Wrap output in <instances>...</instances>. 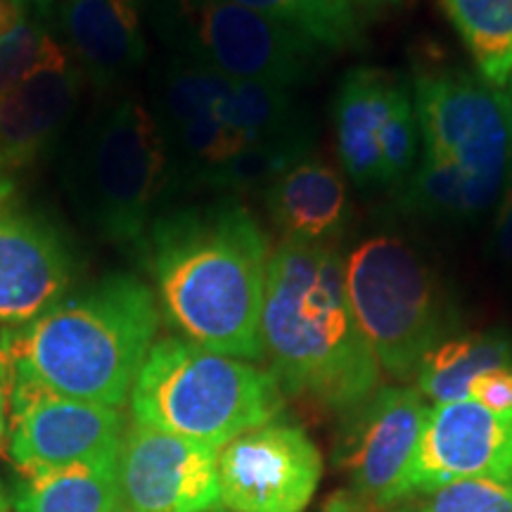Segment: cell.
<instances>
[{"instance_id":"obj_1","label":"cell","mask_w":512,"mask_h":512,"mask_svg":"<svg viewBox=\"0 0 512 512\" xmlns=\"http://www.w3.org/2000/svg\"><path fill=\"white\" fill-rule=\"evenodd\" d=\"M159 311L188 342L259 361L268 238L233 200L169 211L143 238Z\"/></svg>"},{"instance_id":"obj_2","label":"cell","mask_w":512,"mask_h":512,"mask_svg":"<svg viewBox=\"0 0 512 512\" xmlns=\"http://www.w3.org/2000/svg\"><path fill=\"white\" fill-rule=\"evenodd\" d=\"M261 347L285 394L347 413L377 389L380 363L351 311L335 245L283 240L268 259Z\"/></svg>"},{"instance_id":"obj_3","label":"cell","mask_w":512,"mask_h":512,"mask_svg":"<svg viewBox=\"0 0 512 512\" xmlns=\"http://www.w3.org/2000/svg\"><path fill=\"white\" fill-rule=\"evenodd\" d=\"M157 328L150 285L112 273L31 323L0 332V349L8 370L36 377L55 394L117 408L155 347Z\"/></svg>"},{"instance_id":"obj_4","label":"cell","mask_w":512,"mask_h":512,"mask_svg":"<svg viewBox=\"0 0 512 512\" xmlns=\"http://www.w3.org/2000/svg\"><path fill=\"white\" fill-rule=\"evenodd\" d=\"M283 406L273 373L176 337L152 347L131 389L140 425L219 451L242 432L278 418Z\"/></svg>"},{"instance_id":"obj_5","label":"cell","mask_w":512,"mask_h":512,"mask_svg":"<svg viewBox=\"0 0 512 512\" xmlns=\"http://www.w3.org/2000/svg\"><path fill=\"white\" fill-rule=\"evenodd\" d=\"M69 197L88 228L114 245H138L171 181L164 136L145 102L128 95L88 117L64 166Z\"/></svg>"},{"instance_id":"obj_6","label":"cell","mask_w":512,"mask_h":512,"mask_svg":"<svg viewBox=\"0 0 512 512\" xmlns=\"http://www.w3.org/2000/svg\"><path fill=\"white\" fill-rule=\"evenodd\" d=\"M358 328L377 363L408 380L434 347L451 339L458 311L430 261L399 235H375L344 259Z\"/></svg>"},{"instance_id":"obj_7","label":"cell","mask_w":512,"mask_h":512,"mask_svg":"<svg viewBox=\"0 0 512 512\" xmlns=\"http://www.w3.org/2000/svg\"><path fill=\"white\" fill-rule=\"evenodd\" d=\"M157 27L176 55L238 81L290 88L320 67L323 48L233 0H159Z\"/></svg>"},{"instance_id":"obj_8","label":"cell","mask_w":512,"mask_h":512,"mask_svg":"<svg viewBox=\"0 0 512 512\" xmlns=\"http://www.w3.org/2000/svg\"><path fill=\"white\" fill-rule=\"evenodd\" d=\"M413 100L425 150L456 166L467 214H482L501 195L510 164L503 91L465 69L432 67L415 72Z\"/></svg>"},{"instance_id":"obj_9","label":"cell","mask_w":512,"mask_h":512,"mask_svg":"<svg viewBox=\"0 0 512 512\" xmlns=\"http://www.w3.org/2000/svg\"><path fill=\"white\" fill-rule=\"evenodd\" d=\"M10 456L24 477L117 458L124 418L117 408L69 399L22 370H8Z\"/></svg>"},{"instance_id":"obj_10","label":"cell","mask_w":512,"mask_h":512,"mask_svg":"<svg viewBox=\"0 0 512 512\" xmlns=\"http://www.w3.org/2000/svg\"><path fill=\"white\" fill-rule=\"evenodd\" d=\"M430 408L413 387H380L347 413L335 446V465L366 512L403 501V482Z\"/></svg>"},{"instance_id":"obj_11","label":"cell","mask_w":512,"mask_h":512,"mask_svg":"<svg viewBox=\"0 0 512 512\" xmlns=\"http://www.w3.org/2000/svg\"><path fill=\"white\" fill-rule=\"evenodd\" d=\"M320 475L316 444L290 422H266L219 451L221 505L230 512H302Z\"/></svg>"},{"instance_id":"obj_12","label":"cell","mask_w":512,"mask_h":512,"mask_svg":"<svg viewBox=\"0 0 512 512\" xmlns=\"http://www.w3.org/2000/svg\"><path fill=\"white\" fill-rule=\"evenodd\" d=\"M128 512H219V448L133 422L119 451Z\"/></svg>"},{"instance_id":"obj_13","label":"cell","mask_w":512,"mask_h":512,"mask_svg":"<svg viewBox=\"0 0 512 512\" xmlns=\"http://www.w3.org/2000/svg\"><path fill=\"white\" fill-rule=\"evenodd\" d=\"M512 477V413H494L465 399L427 411L418 448L403 482V498L460 479Z\"/></svg>"},{"instance_id":"obj_14","label":"cell","mask_w":512,"mask_h":512,"mask_svg":"<svg viewBox=\"0 0 512 512\" xmlns=\"http://www.w3.org/2000/svg\"><path fill=\"white\" fill-rule=\"evenodd\" d=\"M76 261L72 242L48 216L0 202V325H27L62 302Z\"/></svg>"},{"instance_id":"obj_15","label":"cell","mask_w":512,"mask_h":512,"mask_svg":"<svg viewBox=\"0 0 512 512\" xmlns=\"http://www.w3.org/2000/svg\"><path fill=\"white\" fill-rule=\"evenodd\" d=\"M83 72L55 46L38 67L0 95V185L36 162L72 119Z\"/></svg>"},{"instance_id":"obj_16","label":"cell","mask_w":512,"mask_h":512,"mask_svg":"<svg viewBox=\"0 0 512 512\" xmlns=\"http://www.w3.org/2000/svg\"><path fill=\"white\" fill-rule=\"evenodd\" d=\"M57 27L83 74L112 86L143 64V0H53Z\"/></svg>"},{"instance_id":"obj_17","label":"cell","mask_w":512,"mask_h":512,"mask_svg":"<svg viewBox=\"0 0 512 512\" xmlns=\"http://www.w3.org/2000/svg\"><path fill=\"white\" fill-rule=\"evenodd\" d=\"M406 86L401 76L375 67H354L339 81L332 102L337 155L358 188H384L382 136Z\"/></svg>"},{"instance_id":"obj_18","label":"cell","mask_w":512,"mask_h":512,"mask_svg":"<svg viewBox=\"0 0 512 512\" xmlns=\"http://www.w3.org/2000/svg\"><path fill=\"white\" fill-rule=\"evenodd\" d=\"M266 209L283 240L332 245L347 228V183L332 166L302 159L264 190Z\"/></svg>"},{"instance_id":"obj_19","label":"cell","mask_w":512,"mask_h":512,"mask_svg":"<svg viewBox=\"0 0 512 512\" xmlns=\"http://www.w3.org/2000/svg\"><path fill=\"white\" fill-rule=\"evenodd\" d=\"M219 119L235 138L240 152L264 145L311 150V126L287 88L233 79L219 102Z\"/></svg>"},{"instance_id":"obj_20","label":"cell","mask_w":512,"mask_h":512,"mask_svg":"<svg viewBox=\"0 0 512 512\" xmlns=\"http://www.w3.org/2000/svg\"><path fill=\"white\" fill-rule=\"evenodd\" d=\"M12 508L15 512H121L119 456L27 477Z\"/></svg>"},{"instance_id":"obj_21","label":"cell","mask_w":512,"mask_h":512,"mask_svg":"<svg viewBox=\"0 0 512 512\" xmlns=\"http://www.w3.org/2000/svg\"><path fill=\"white\" fill-rule=\"evenodd\" d=\"M512 368V335L505 330L451 337L425 356L418 370V392L434 403L470 399L479 375Z\"/></svg>"},{"instance_id":"obj_22","label":"cell","mask_w":512,"mask_h":512,"mask_svg":"<svg viewBox=\"0 0 512 512\" xmlns=\"http://www.w3.org/2000/svg\"><path fill=\"white\" fill-rule=\"evenodd\" d=\"M482 79L503 88L512 76V0H441Z\"/></svg>"},{"instance_id":"obj_23","label":"cell","mask_w":512,"mask_h":512,"mask_svg":"<svg viewBox=\"0 0 512 512\" xmlns=\"http://www.w3.org/2000/svg\"><path fill=\"white\" fill-rule=\"evenodd\" d=\"M309 38L323 50L361 46L356 8L351 0H233Z\"/></svg>"},{"instance_id":"obj_24","label":"cell","mask_w":512,"mask_h":512,"mask_svg":"<svg viewBox=\"0 0 512 512\" xmlns=\"http://www.w3.org/2000/svg\"><path fill=\"white\" fill-rule=\"evenodd\" d=\"M396 202L401 204V209L434 221L470 219L463 176L448 159L430 150L422 152L420 164L403 181Z\"/></svg>"},{"instance_id":"obj_25","label":"cell","mask_w":512,"mask_h":512,"mask_svg":"<svg viewBox=\"0 0 512 512\" xmlns=\"http://www.w3.org/2000/svg\"><path fill=\"white\" fill-rule=\"evenodd\" d=\"M50 12L53 0H34L24 22L0 38V95L46 60L50 50L60 46L50 34Z\"/></svg>"},{"instance_id":"obj_26","label":"cell","mask_w":512,"mask_h":512,"mask_svg":"<svg viewBox=\"0 0 512 512\" xmlns=\"http://www.w3.org/2000/svg\"><path fill=\"white\" fill-rule=\"evenodd\" d=\"M392 512H512V477L460 479L427 494L403 498Z\"/></svg>"},{"instance_id":"obj_27","label":"cell","mask_w":512,"mask_h":512,"mask_svg":"<svg viewBox=\"0 0 512 512\" xmlns=\"http://www.w3.org/2000/svg\"><path fill=\"white\" fill-rule=\"evenodd\" d=\"M470 399L494 413H512V368H498L479 375L470 387Z\"/></svg>"},{"instance_id":"obj_28","label":"cell","mask_w":512,"mask_h":512,"mask_svg":"<svg viewBox=\"0 0 512 512\" xmlns=\"http://www.w3.org/2000/svg\"><path fill=\"white\" fill-rule=\"evenodd\" d=\"M494 247L498 259L505 264H512V181L505 190L503 204L496 214V228H494Z\"/></svg>"},{"instance_id":"obj_29","label":"cell","mask_w":512,"mask_h":512,"mask_svg":"<svg viewBox=\"0 0 512 512\" xmlns=\"http://www.w3.org/2000/svg\"><path fill=\"white\" fill-rule=\"evenodd\" d=\"M34 0H0V38H5L24 17L29 15Z\"/></svg>"},{"instance_id":"obj_30","label":"cell","mask_w":512,"mask_h":512,"mask_svg":"<svg viewBox=\"0 0 512 512\" xmlns=\"http://www.w3.org/2000/svg\"><path fill=\"white\" fill-rule=\"evenodd\" d=\"M5 396H8V366H5L3 349H0V439L5 432Z\"/></svg>"},{"instance_id":"obj_31","label":"cell","mask_w":512,"mask_h":512,"mask_svg":"<svg viewBox=\"0 0 512 512\" xmlns=\"http://www.w3.org/2000/svg\"><path fill=\"white\" fill-rule=\"evenodd\" d=\"M505 102V117H508V138H510V164H512V76L510 81L501 88ZM510 181H512V166H510Z\"/></svg>"},{"instance_id":"obj_32","label":"cell","mask_w":512,"mask_h":512,"mask_svg":"<svg viewBox=\"0 0 512 512\" xmlns=\"http://www.w3.org/2000/svg\"><path fill=\"white\" fill-rule=\"evenodd\" d=\"M354 5H363V8H382V5H394L399 0H351Z\"/></svg>"},{"instance_id":"obj_33","label":"cell","mask_w":512,"mask_h":512,"mask_svg":"<svg viewBox=\"0 0 512 512\" xmlns=\"http://www.w3.org/2000/svg\"><path fill=\"white\" fill-rule=\"evenodd\" d=\"M8 498H5V494H3V489H0V512H8Z\"/></svg>"}]
</instances>
